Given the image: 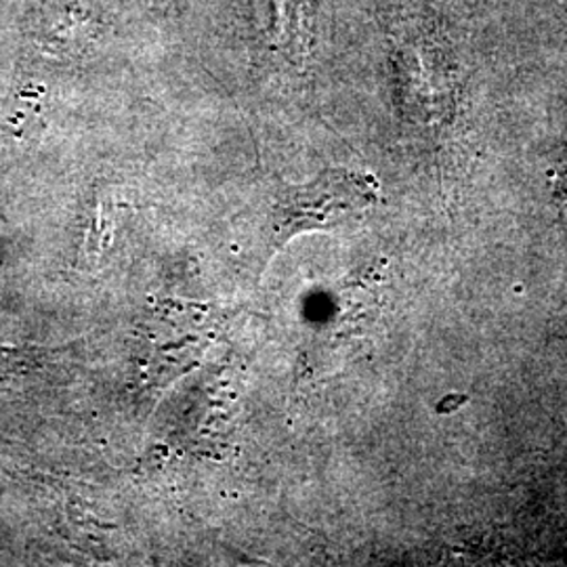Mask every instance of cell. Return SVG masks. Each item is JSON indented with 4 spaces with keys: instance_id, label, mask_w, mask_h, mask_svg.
Here are the masks:
<instances>
[{
    "instance_id": "6da1fadb",
    "label": "cell",
    "mask_w": 567,
    "mask_h": 567,
    "mask_svg": "<svg viewBox=\"0 0 567 567\" xmlns=\"http://www.w3.org/2000/svg\"><path fill=\"white\" fill-rule=\"evenodd\" d=\"M377 203V183L362 175L332 173L313 187L299 189L278 204L271 221V252L297 234L328 229L364 213Z\"/></svg>"
}]
</instances>
